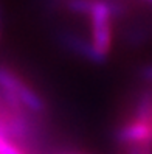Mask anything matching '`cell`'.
<instances>
[{
	"mask_svg": "<svg viewBox=\"0 0 152 154\" xmlns=\"http://www.w3.org/2000/svg\"><path fill=\"white\" fill-rule=\"evenodd\" d=\"M0 87L13 92L22 101V104L34 115H43L47 112V103L34 87H31L17 72L5 64H0Z\"/></svg>",
	"mask_w": 152,
	"mask_h": 154,
	"instance_id": "1",
	"label": "cell"
},
{
	"mask_svg": "<svg viewBox=\"0 0 152 154\" xmlns=\"http://www.w3.org/2000/svg\"><path fill=\"white\" fill-rule=\"evenodd\" d=\"M113 137L115 142L124 148L135 143L152 142V122L130 119L115 131Z\"/></svg>",
	"mask_w": 152,
	"mask_h": 154,
	"instance_id": "4",
	"label": "cell"
},
{
	"mask_svg": "<svg viewBox=\"0 0 152 154\" xmlns=\"http://www.w3.org/2000/svg\"><path fill=\"white\" fill-rule=\"evenodd\" d=\"M113 19L115 17L110 8V0H95L93 10L90 13L92 42L95 48L106 58H109L112 48Z\"/></svg>",
	"mask_w": 152,
	"mask_h": 154,
	"instance_id": "2",
	"label": "cell"
},
{
	"mask_svg": "<svg viewBox=\"0 0 152 154\" xmlns=\"http://www.w3.org/2000/svg\"><path fill=\"white\" fill-rule=\"evenodd\" d=\"M61 154H92V152H85V151H67V152H61Z\"/></svg>",
	"mask_w": 152,
	"mask_h": 154,
	"instance_id": "9",
	"label": "cell"
},
{
	"mask_svg": "<svg viewBox=\"0 0 152 154\" xmlns=\"http://www.w3.org/2000/svg\"><path fill=\"white\" fill-rule=\"evenodd\" d=\"M0 154H30L19 143L0 134Z\"/></svg>",
	"mask_w": 152,
	"mask_h": 154,
	"instance_id": "6",
	"label": "cell"
},
{
	"mask_svg": "<svg viewBox=\"0 0 152 154\" xmlns=\"http://www.w3.org/2000/svg\"><path fill=\"white\" fill-rule=\"evenodd\" d=\"M124 149H126L127 154H152V142L129 145V146H126Z\"/></svg>",
	"mask_w": 152,
	"mask_h": 154,
	"instance_id": "7",
	"label": "cell"
},
{
	"mask_svg": "<svg viewBox=\"0 0 152 154\" xmlns=\"http://www.w3.org/2000/svg\"><path fill=\"white\" fill-rule=\"evenodd\" d=\"M58 42L64 47V50H67L68 53L75 56H79L85 59L87 62H92V64H104L107 61L106 56H103L100 51L95 48L93 42H88L85 38L79 36L78 33L68 31V30H61L58 33Z\"/></svg>",
	"mask_w": 152,
	"mask_h": 154,
	"instance_id": "3",
	"label": "cell"
},
{
	"mask_svg": "<svg viewBox=\"0 0 152 154\" xmlns=\"http://www.w3.org/2000/svg\"><path fill=\"white\" fill-rule=\"evenodd\" d=\"M143 2H146V3H149V5H152V0H143Z\"/></svg>",
	"mask_w": 152,
	"mask_h": 154,
	"instance_id": "10",
	"label": "cell"
},
{
	"mask_svg": "<svg viewBox=\"0 0 152 154\" xmlns=\"http://www.w3.org/2000/svg\"><path fill=\"white\" fill-rule=\"evenodd\" d=\"M140 78L145 81V83L152 84V64H146L140 69Z\"/></svg>",
	"mask_w": 152,
	"mask_h": 154,
	"instance_id": "8",
	"label": "cell"
},
{
	"mask_svg": "<svg viewBox=\"0 0 152 154\" xmlns=\"http://www.w3.org/2000/svg\"><path fill=\"white\" fill-rule=\"evenodd\" d=\"M93 5L95 0H65L64 2L65 10L78 16H90Z\"/></svg>",
	"mask_w": 152,
	"mask_h": 154,
	"instance_id": "5",
	"label": "cell"
}]
</instances>
